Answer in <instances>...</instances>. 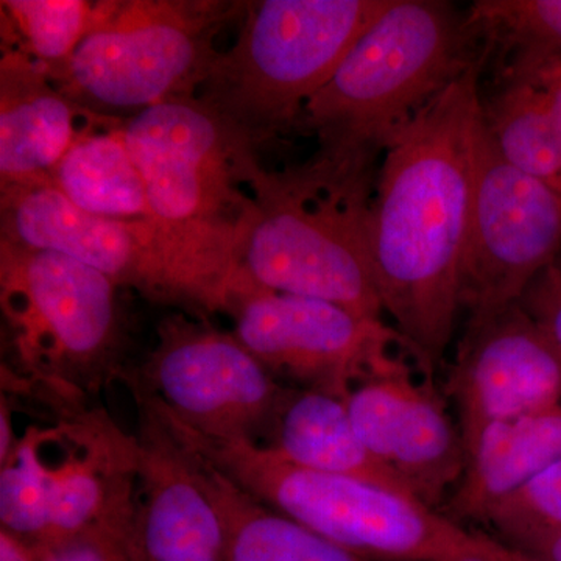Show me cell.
Segmentation results:
<instances>
[{"label":"cell","instance_id":"1","mask_svg":"<svg viewBox=\"0 0 561 561\" xmlns=\"http://www.w3.org/2000/svg\"><path fill=\"white\" fill-rule=\"evenodd\" d=\"M481 62L397 136L376 175L368 250L383 316L431 376L461 308V272L481 119Z\"/></svg>","mask_w":561,"mask_h":561},{"label":"cell","instance_id":"2","mask_svg":"<svg viewBox=\"0 0 561 561\" xmlns=\"http://www.w3.org/2000/svg\"><path fill=\"white\" fill-rule=\"evenodd\" d=\"M479 32L443 0H390L302 108L294 131L312 136L313 164L337 175L376 173L391 140L478 65Z\"/></svg>","mask_w":561,"mask_h":561},{"label":"cell","instance_id":"3","mask_svg":"<svg viewBox=\"0 0 561 561\" xmlns=\"http://www.w3.org/2000/svg\"><path fill=\"white\" fill-rule=\"evenodd\" d=\"M162 423L265 507L373 561H535L474 534L415 497L343 476L306 470L249 440L203 437L154 409Z\"/></svg>","mask_w":561,"mask_h":561},{"label":"cell","instance_id":"4","mask_svg":"<svg viewBox=\"0 0 561 561\" xmlns=\"http://www.w3.org/2000/svg\"><path fill=\"white\" fill-rule=\"evenodd\" d=\"M0 241L76 257L146 300L198 319L228 312L242 241L153 219H108L50 181L0 186Z\"/></svg>","mask_w":561,"mask_h":561},{"label":"cell","instance_id":"5","mask_svg":"<svg viewBox=\"0 0 561 561\" xmlns=\"http://www.w3.org/2000/svg\"><path fill=\"white\" fill-rule=\"evenodd\" d=\"M376 175H335L311 161L283 172L262 168L239 273L262 289L383 320L368 250Z\"/></svg>","mask_w":561,"mask_h":561},{"label":"cell","instance_id":"6","mask_svg":"<svg viewBox=\"0 0 561 561\" xmlns=\"http://www.w3.org/2000/svg\"><path fill=\"white\" fill-rule=\"evenodd\" d=\"M390 0L247 2L234 44L217 54L197 98L257 151L294 131Z\"/></svg>","mask_w":561,"mask_h":561},{"label":"cell","instance_id":"7","mask_svg":"<svg viewBox=\"0 0 561 561\" xmlns=\"http://www.w3.org/2000/svg\"><path fill=\"white\" fill-rule=\"evenodd\" d=\"M121 287L68 254L0 241V302L22 370L79 404L128 375Z\"/></svg>","mask_w":561,"mask_h":561},{"label":"cell","instance_id":"8","mask_svg":"<svg viewBox=\"0 0 561 561\" xmlns=\"http://www.w3.org/2000/svg\"><path fill=\"white\" fill-rule=\"evenodd\" d=\"M236 0H101L54 83L80 108L117 114L197 95L216 38L245 11Z\"/></svg>","mask_w":561,"mask_h":561},{"label":"cell","instance_id":"9","mask_svg":"<svg viewBox=\"0 0 561 561\" xmlns=\"http://www.w3.org/2000/svg\"><path fill=\"white\" fill-rule=\"evenodd\" d=\"M121 131L153 219L242 241L262 165L238 131L197 95L131 114Z\"/></svg>","mask_w":561,"mask_h":561},{"label":"cell","instance_id":"10","mask_svg":"<svg viewBox=\"0 0 561 561\" xmlns=\"http://www.w3.org/2000/svg\"><path fill=\"white\" fill-rule=\"evenodd\" d=\"M125 382L187 430L219 440L264 445L286 397L234 332L175 312L158 324L157 342Z\"/></svg>","mask_w":561,"mask_h":561},{"label":"cell","instance_id":"11","mask_svg":"<svg viewBox=\"0 0 561 561\" xmlns=\"http://www.w3.org/2000/svg\"><path fill=\"white\" fill-rule=\"evenodd\" d=\"M228 313L234 335L273 378L346 398L371 379L411 370L394 350H409L386 320L332 302L254 286L238 275Z\"/></svg>","mask_w":561,"mask_h":561},{"label":"cell","instance_id":"12","mask_svg":"<svg viewBox=\"0 0 561 561\" xmlns=\"http://www.w3.org/2000/svg\"><path fill=\"white\" fill-rule=\"evenodd\" d=\"M561 254V195L513 168L482 113L474 140L470 230L461 272L467 330L522 302L530 284Z\"/></svg>","mask_w":561,"mask_h":561},{"label":"cell","instance_id":"13","mask_svg":"<svg viewBox=\"0 0 561 561\" xmlns=\"http://www.w3.org/2000/svg\"><path fill=\"white\" fill-rule=\"evenodd\" d=\"M448 394L468 453L491 424L561 404V350L519 302L465 331Z\"/></svg>","mask_w":561,"mask_h":561},{"label":"cell","instance_id":"14","mask_svg":"<svg viewBox=\"0 0 561 561\" xmlns=\"http://www.w3.org/2000/svg\"><path fill=\"white\" fill-rule=\"evenodd\" d=\"M365 448L426 507L442 512L467 468L460 427L412 370L371 379L346 397Z\"/></svg>","mask_w":561,"mask_h":561},{"label":"cell","instance_id":"15","mask_svg":"<svg viewBox=\"0 0 561 561\" xmlns=\"http://www.w3.org/2000/svg\"><path fill=\"white\" fill-rule=\"evenodd\" d=\"M139 411L131 561H228L227 527L190 449L149 405Z\"/></svg>","mask_w":561,"mask_h":561},{"label":"cell","instance_id":"16","mask_svg":"<svg viewBox=\"0 0 561 561\" xmlns=\"http://www.w3.org/2000/svg\"><path fill=\"white\" fill-rule=\"evenodd\" d=\"M114 122L80 108L27 55L2 49L0 186L50 181L84 131Z\"/></svg>","mask_w":561,"mask_h":561},{"label":"cell","instance_id":"17","mask_svg":"<svg viewBox=\"0 0 561 561\" xmlns=\"http://www.w3.org/2000/svg\"><path fill=\"white\" fill-rule=\"evenodd\" d=\"M559 460L561 404L491 424L467 453V468L442 513L457 524H486L502 500Z\"/></svg>","mask_w":561,"mask_h":561},{"label":"cell","instance_id":"18","mask_svg":"<svg viewBox=\"0 0 561 561\" xmlns=\"http://www.w3.org/2000/svg\"><path fill=\"white\" fill-rule=\"evenodd\" d=\"M264 446L306 470L359 479L412 496L365 448L346 398L337 394L289 386Z\"/></svg>","mask_w":561,"mask_h":561},{"label":"cell","instance_id":"19","mask_svg":"<svg viewBox=\"0 0 561 561\" xmlns=\"http://www.w3.org/2000/svg\"><path fill=\"white\" fill-rule=\"evenodd\" d=\"M181 443L194 457L203 485L224 518L228 561H373L265 507Z\"/></svg>","mask_w":561,"mask_h":561},{"label":"cell","instance_id":"20","mask_svg":"<svg viewBox=\"0 0 561 561\" xmlns=\"http://www.w3.org/2000/svg\"><path fill=\"white\" fill-rule=\"evenodd\" d=\"M122 122L84 131L50 183L77 208L108 219L151 217L146 184L125 144Z\"/></svg>","mask_w":561,"mask_h":561},{"label":"cell","instance_id":"21","mask_svg":"<svg viewBox=\"0 0 561 561\" xmlns=\"http://www.w3.org/2000/svg\"><path fill=\"white\" fill-rule=\"evenodd\" d=\"M481 113L502 157L561 195V151L548 95L540 84L505 70L504 83L481 102Z\"/></svg>","mask_w":561,"mask_h":561},{"label":"cell","instance_id":"22","mask_svg":"<svg viewBox=\"0 0 561 561\" xmlns=\"http://www.w3.org/2000/svg\"><path fill=\"white\" fill-rule=\"evenodd\" d=\"M92 11L88 0H2V49L27 55L54 80L87 35Z\"/></svg>","mask_w":561,"mask_h":561},{"label":"cell","instance_id":"23","mask_svg":"<svg viewBox=\"0 0 561 561\" xmlns=\"http://www.w3.org/2000/svg\"><path fill=\"white\" fill-rule=\"evenodd\" d=\"M51 474L44 430L31 427L18 438L0 468L2 529L28 545L46 540L50 523Z\"/></svg>","mask_w":561,"mask_h":561},{"label":"cell","instance_id":"24","mask_svg":"<svg viewBox=\"0 0 561 561\" xmlns=\"http://www.w3.org/2000/svg\"><path fill=\"white\" fill-rule=\"evenodd\" d=\"M468 20L513 54L561 58V0H478Z\"/></svg>","mask_w":561,"mask_h":561},{"label":"cell","instance_id":"25","mask_svg":"<svg viewBox=\"0 0 561 561\" xmlns=\"http://www.w3.org/2000/svg\"><path fill=\"white\" fill-rule=\"evenodd\" d=\"M486 524L518 551L527 542L561 530V460L538 472L491 511Z\"/></svg>","mask_w":561,"mask_h":561},{"label":"cell","instance_id":"26","mask_svg":"<svg viewBox=\"0 0 561 561\" xmlns=\"http://www.w3.org/2000/svg\"><path fill=\"white\" fill-rule=\"evenodd\" d=\"M31 548L36 561H131L125 537L101 527Z\"/></svg>","mask_w":561,"mask_h":561},{"label":"cell","instance_id":"27","mask_svg":"<svg viewBox=\"0 0 561 561\" xmlns=\"http://www.w3.org/2000/svg\"><path fill=\"white\" fill-rule=\"evenodd\" d=\"M522 306L561 350V254L530 284Z\"/></svg>","mask_w":561,"mask_h":561},{"label":"cell","instance_id":"28","mask_svg":"<svg viewBox=\"0 0 561 561\" xmlns=\"http://www.w3.org/2000/svg\"><path fill=\"white\" fill-rule=\"evenodd\" d=\"M507 70L530 77L545 90L561 151V58L513 54Z\"/></svg>","mask_w":561,"mask_h":561},{"label":"cell","instance_id":"29","mask_svg":"<svg viewBox=\"0 0 561 561\" xmlns=\"http://www.w3.org/2000/svg\"><path fill=\"white\" fill-rule=\"evenodd\" d=\"M518 551L535 561H561V530L527 542Z\"/></svg>","mask_w":561,"mask_h":561},{"label":"cell","instance_id":"30","mask_svg":"<svg viewBox=\"0 0 561 561\" xmlns=\"http://www.w3.org/2000/svg\"><path fill=\"white\" fill-rule=\"evenodd\" d=\"M0 561H36L31 545L0 530Z\"/></svg>","mask_w":561,"mask_h":561},{"label":"cell","instance_id":"31","mask_svg":"<svg viewBox=\"0 0 561 561\" xmlns=\"http://www.w3.org/2000/svg\"><path fill=\"white\" fill-rule=\"evenodd\" d=\"M454 561H486L482 559H460V560H454Z\"/></svg>","mask_w":561,"mask_h":561}]
</instances>
